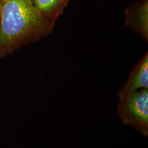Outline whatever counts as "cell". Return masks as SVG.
<instances>
[{
  "label": "cell",
  "instance_id": "277c9868",
  "mask_svg": "<svg viewBox=\"0 0 148 148\" xmlns=\"http://www.w3.org/2000/svg\"><path fill=\"white\" fill-rule=\"evenodd\" d=\"M148 88V53L138 61L131 71L124 86L118 91V95Z\"/></svg>",
  "mask_w": 148,
  "mask_h": 148
},
{
  "label": "cell",
  "instance_id": "7a4b0ae2",
  "mask_svg": "<svg viewBox=\"0 0 148 148\" xmlns=\"http://www.w3.org/2000/svg\"><path fill=\"white\" fill-rule=\"evenodd\" d=\"M117 113L122 123L148 135V88L119 95Z\"/></svg>",
  "mask_w": 148,
  "mask_h": 148
},
{
  "label": "cell",
  "instance_id": "5b68a950",
  "mask_svg": "<svg viewBox=\"0 0 148 148\" xmlns=\"http://www.w3.org/2000/svg\"><path fill=\"white\" fill-rule=\"evenodd\" d=\"M70 0H32L38 12L48 21L56 23Z\"/></svg>",
  "mask_w": 148,
  "mask_h": 148
},
{
  "label": "cell",
  "instance_id": "3957f363",
  "mask_svg": "<svg viewBox=\"0 0 148 148\" xmlns=\"http://www.w3.org/2000/svg\"><path fill=\"white\" fill-rule=\"evenodd\" d=\"M125 23L128 28L148 40V0H138L125 10Z\"/></svg>",
  "mask_w": 148,
  "mask_h": 148
},
{
  "label": "cell",
  "instance_id": "6da1fadb",
  "mask_svg": "<svg viewBox=\"0 0 148 148\" xmlns=\"http://www.w3.org/2000/svg\"><path fill=\"white\" fill-rule=\"evenodd\" d=\"M32 0H0V60L52 33Z\"/></svg>",
  "mask_w": 148,
  "mask_h": 148
}]
</instances>
